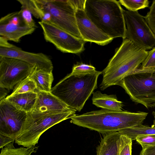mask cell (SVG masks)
<instances>
[{"instance_id": "24", "label": "cell", "mask_w": 155, "mask_h": 155, "mask_svg": "<svg viewBox=\"0 0 155 155\" xmlns=\"http://www.w3.org/2000/svg\"><path fill=\"white\" fill-rule=\"evenodd\" d=\"M119 2L128 11L131 12L137 11L149 7L148 0H120Z\"/></svg>"}, {"instance_id": "18", "label": "cell", "mask_w": 155, "mask_h": 155, "mask_svg": "<svg viewBox=\"0 0 155 155\" xmlns=\"http://www.w3.org/2000/svg\"><path fill=\"white\" fill-rule=\"evenodd\" d=\"M37 97V93L29 92L12 95H10L5 99L19 109L28 113L33 110Z\"/></svg>"}, {"instance_id": "22", "label": "cell", "mask_w": 155, "mask_h": 155, "mask_svg": "<svg viewBox=\"0 0 155 155\" xmlns=\"http://www.w3.org/2000/svg\"><path fill=\"white\" fill-rule=\"evenodd\" d=\"M38 91L35 83L29 76L15 86L10 95L29 92L37 93Z\"/></svg>"}, {"instance_id": "13", "label": "cell", "mask_w": 155, "mask_h": 155, "mask_svg": "<svg viewBox=\"0 0 155 155\" xmlns=\"http://www.w3.org/2000/svg\"><path fill=\"white\" fill-rule=\"evenodd\" d=\"M75 16L79 31L85 41L104 46L113 40L97 27L87 16L84 10L77 9Z\"/></svg>"}, {"instance_id": "5", "label": "cell", "mask_w": 155, "mask_h": 155, "mask_svg": "<svg viewBox=\"0 0 155 155\" xmlns=\"http://www.w3.org/2000/svg\"><path fill=\"white\" fill-rule=\"evenodd\" d=\"M73 110L58 113H27L25 122L15 141L24 147L35 146L42 134L53 126L75 116Z\"/></svg>"}, {"instance_id": "26", "label": "cell", "mask_w": 155, "mask_h": 155, "mask_svg": "<svg viewBox=\"0 0 155 155\" xmlns=\"http://www.w3.org/2000/svg\"><path fill=\"white\" fill-rule=\"evenodd\" d=\"M97 71L95 68L91 64L77 62L74 65L71 73L75 75H82L94 73Z\"/></svg>"}, {"instance_id": "31", "label": "cell", "mask_w": 155, "mask_h": 155, "mask_svg": "<svg viewBox=\"0 0 155 155\" xmlns=\"http://www.w3.org/2000/svg\"><path fill=\"white\" fill-rule=\"evenodd\" d=\"M73 6L76 10L81 9L84 10L86 0H70Z\"/></svg>"}, {"instance_id": "29", "label": "cell", "mask_w": 155, "mask_h": 155, "mask_svg": "<svg viewBox=\"0 0 155 155\" xmlns=\"http://www.w3.org/2000/svg\"><path fill=\"white\" fill-rule=\"evenodd\" d=\"M140 67L143 68H155V46L148 51L147 55Z\"/></svg>"}, {"instance_id": "28", "label": "cell", "mask_w": 155, "mask_h": 155, "mask_svg": "<svg viewBox=\"0 0 155 155\" xmlns=\"http://www.w3.org/2000/svg\"><path fill=\"white\" fill-rule=\"evenodd\" d=\"M148 25L155 35V0H153L150 10L144 16Z\"/></svg>"}, {"instance_id": "35", "label": "cell", "mask_w": 155, "mask_h": 155, "mask_svg": "<svg viewBox=\"0 0 155 155\" xmlns=\"http://www.w3.org/2000/svg\"><path fill=\"white\" fill-rule=\"evenodd\" d=\"M152 114L153 115L154 118V120H153V123L151 127H155V111H153L152 112Z\"/></svg>"}, {"instance_id": "3", "label": "cell", "mask_w": 155, "mask_h": 155, "mask_svg": "<svg viewBox=\"0 0 155 155\" xmlns=\"http://www.w3.org/2000/svg\"><path fill=\"white\" fill-rule=\"evenodd\" d=\"M84 11L97 27L113 38H126L124 9L116 0H86Z\"/></svg>"}, {"instance_id": "12", "label": "cell", "mask_w": 155, "mask_h": 155, "mask_svg": "<svg viewBox=\"0 0 155 155\" xmlns=\"http://www.w3.org/2000/svg\"><path fill=\"white\" fill-rule=\"evenodd\" d=\"M35 29L26 24L20 10L9 13L0 19V35L8 41L19 42L22 37L32 34Z\"/></svg>"}, {"instance_id": "15", "label": "cell", "mask_w": 155, "mask_h": 155, "mask_svg": "<svg viewBox=\"0 0 155 155\" xmlns=\"http://www.w3.org/2000/svg\"><path fill=\"white\" fill-rule=\"evenodd\" d=\"M31 112L58 113L74 110L67 105L50 92L39 91Z\"/></svg>"}, {"instance_id": "8", "label": "cell", "mask_w": 155, "mask_h": 155, "mask_svg": "<svg viewBox=\"0 0 155 155\" xmlns=\"http://www.w3.org/2000/svg\"><path fill=\"white\" fill-rule=\"evenodd\" d=\"M27 113L6 100H0V148L14 142L26 120Z\"/></svg>"}, {"instance_id": "17", "label": "cell", "mask_w": 155, "mask_h": 155, "mask_svg": "<svg viewBox=\"0 0 155 155\" xmlns=\"http://www.w3.org/2000/svg\"><path fill=\"white\" fill-rule=\"evenodd\" d=\"M92 98V104L104 110L121 111L124 104L118 100L115 95L103 94L99 91L94 92Z\"/></svg>"}, {"instance_id": "27", "label": "cell", "mask_w": 155, "mask_h": 155, "mask_svg": "<svg viewBox=\"0 0 155 155\" xmlns=\"http://www.w3.org/2000/svg\"><path fill=\"white\" fill-rule=\"evenodd\" d=\"M135 140L141 145L142 150L155 145V134L139 136Z\"/></svg>"}, {"instance_id": "19", "label": "cell", "mask_w": 155, "mask_h": 155, "mask_svg": "<svg viewBox=\"0 0 155 155\" xmlns=\"http://www.w3.org/2000/svg\"><path fill=\"white\" fill-rule=\"evenodd\" d=\"M35 67L29 75L35 82L38 91L50 92L54 80L52 71L38 69Z\"/></svg>"}, {"instance_id": "9", "label": "cell", "mask_w": 155, "mask_h": 155, "mask_svg": "<svg viewBox=\"0 0 155 155\" xmlns=\"http://www.w3.org/2000/svg\"><path fill=\"white\" fill-rule=\"evenodd\" d=\"M126 38L138 47L147 51L155 46V35L144 16L137 11L124 10Z\"/></svg>"}, {"instance_id": "2", "label": "cell", "mask_w": 155, "mask_h": 155, "mask_svg": "<svg viewBox=\"0 0 155 155\" xmlns=\"http://www.w3.org/2000/svg\"><path fill=\"white\" fill-rule=\"evenodd\" d=\"M148 52L137 46L128 39H123L102 71L103 78L99 86L101 90H104L111 86L118 85L124 78L139 67Z\"/></svg>"}, {"instance_id": "32", "label": "cell", "mask_w": 155, "mask_h": 155, "mask_svg": "<svg viewBox=\"0 0 155 155\" xmlns=\"http://www.w3.org/2000/svg\"><path fill=\"white\" fill-rule=\"evenodd\" d=\"M140 155H155V145L142 149Z\"/></svg>"}, {"instance_id": "1", "label": "cell", "mask_w": 155, "mask_h": 155, "mask_svg": "<svg viewBox=\"0 0 155 155\" xmlns=\"http://www.w3.org/2000/svg\"><path fill=\"white\" fill-rule=\"evenodd\" d=\"M148 113L102 109L76 115L70 122L78 126L101 133L118 131L142 124Z\"/></svg>"}, {"instance_id": "20", "label": "cell", "mask_w": 155, "mask_h": 155, "mask_svg": "<svg viewBox=\"0 0 155 155\" xmlns=\"http://www.w3.org/2000/svg\"><path fill=\"white\" fill-rule=\"evenodd\" d=\"M121 134L127 135L132 140H135L138 137L148 135L155 134V127H150L142 124L120 130Z\"/></svg>"}, {"instance_id": "16", "label": "cell", "mask_w": 155, "mask_h": 155, "mask_svg": "<svg viewBox=\"0 0 155 155\" xmlns=\"http://www.w3.org/2000/svg\"><path fill=\"white\" fill-rule=\"evenodd\" d=\"M120 135L118 131L107 133L97 146L96 155H118Z\"/></svg>"}, {"instance_id": "6", "label": "cell", "mask_w": 155, "mask_h": 155, "mask_svg": "<svg viewBox=\"0 0 155 155\" xmlns=\"http://www.w3.org/2000/svg\"><path fill=\"white\" fill-rule=\"evenodd\" d=\"M140 65L118 85L125 90L135 103L147 108H153L155 107V68H143Z\"/></svg>"}, {"instance_id": "23", "label": "cell", "mask_w": 155, "mask_h": 155, "mask_svg": "<svg viewBox=\"0 0 155 155\" xmlns=\"http://www.w3.org/2000/svg\"><path fill=\"white\" fill-rule=\"evenodd\" d=\"M21 5V8L28 10L35 18L42 19L44 12L39 7L35 0H17Z\"/></svg>"}, {"instance_id": "34", "label": "cell", "mask_w": 155, "mask_h": 155, "mask_svg": "<svg viewBox=\"0 0 155 155\" xmlns=\"http://www.w3.org/2000/svg\"><path fill=\"white\" fill-rule=\"evenodd\" d=\"M7 90L8 89L0 87V100L5 98V97L8 92Z\"/></svg>"}, {"instance_id": "30", "label": "cell", "mask_w": 155, "mask_h": 155, "mask_svg": "<svg viewBox=\"0 0 155 155\" xmlns=\"http://www.w3.org/2000/svg\"><path fill=\"white\" fill-rule=\"evenodd\" d=\"M22 17L26 24L31 28H36L37 26L32 17V14L28 9L21 8L20 10Z\"/></svg>"}, {"instance_id": "14", "label": "cell", "mask_w": 155, "mask_h": 155, "mask_svg": "<svg viewBox=\"0 0 155 155\" xmlns=\"http://www.w3.org/2000/svg\"><path fill=\"white\" fill-rule=\"evenodd\" d=\"M0 56L20 60L38 69L52 71L53 69L51 61L47 55L26 51L15 45L10 48L0 47Z\"/></svg>"}, {"instance_id": "21", "label": "cell", "mask_w": 155, "mask_h": 155, "mask_svg": "<svg viewBox=\"0 0 155 155\" xmlns=\"http://www.w3.org/2000/svg\"><path fill=\"white\" fill-rule=\"evenodd\" d=\"M14 142H11L2 148L0 155H31L36 152L38 147H15Z\"/></svg>"}, {"instance_id": "10", "label": "cell", "mask_w": 155, "mask_h": 155, "mask_svg": "<svg viewBox=\"0 0 155 155\" xmlns=\"http://www.w3.org/2000/svg\"><path fill=\"white\" fill-rule=\"evenodd\" d=\"M43 30L45 41L52 43L63 53L78 54L84 49L85 43L53 25L41 21L38 22Z\"/></svg>"}, {"instance_id": "25", "label": "cell", "mask_w": 155, "mask_h": 155, "mask_svg": "<svg viewBox=\"0 0 155 155\" xmlns=\"http://www.w3.org/2000/svg\"><path fill=\"white\" fill-rule=\"evenodd\" d=\"M132 145L131 139L120 134L118 140V155H131Z\"/></svg>"}, {"instance_id": "33", "label": "cell", "mask_w": 155, "mask_h": 155, "mask_svg": "<svg viewBox=\"0 0 155 155\" xmlns=\"http://www.w3.org/2000/svg\"><path fill=\"white\" fill-rule=\"evenodd\" d=\"M7 40L5 38L0 36V47L10 48L14 47L15 45L9 43Z\"/></svg>"}, {"instance_id": "7", "label": "cell", "mask_w": 155, "mask_h": 155, "mask_svg": "<svg viewBox=\"0 0 155 155\" xmlns=\"http://www.w3.org/2000/svg\"><path fill=\"white\" fill-rule=\"evenodd\" d=\"M35 1L43 11L50 14L51 20L48 23L82 39L77 25L76 9L70 0H35Z\"/></svg>"}, {"instance_id": "4", "label": "cell", "mask_w": 155, "mask_h": 155, "mask_svg": "<svg viewBox=\"0 0 155 155\" xmlns=\"http://www.w3.org/2000/svg\"><path fill=\"white\" fill-rule=\"evenodd\" d=\"M102 71L77 75L70 73L52 88L50 92L71 108L80 112L94 91Z\"/></svg>"}, {"instance_id": "11", "label": "cell", "mask_w": 155, "mask_h": 155, "mask_svg": "<svg viewBox=\"0 0 155 155\" xmlns=\"http://www.w3.org/2000/svg\"><path fill=\"white\" fill-rule=\"evenodd\" d=\"M35 67L17 58L0 56V87L13 89L28 77Z\"/></svg>"}]
</instances>
